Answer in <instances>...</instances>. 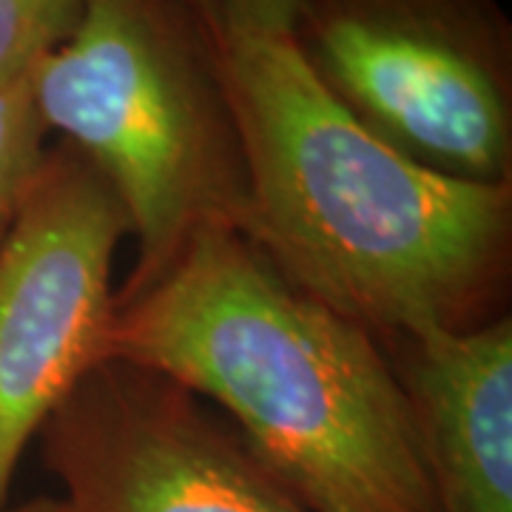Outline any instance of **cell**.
Masks as SVG:
<instances>
[{
  "instance_id": "cell-1",
  "label": "cell",
  "mask_w": 512,
  "mask_h": 512,
  "mask_svg": "<svg viewBox=\"0 0 512 512\" xmlns=\"http://www.w3.org/2000/svg\"><path fill=\"white\" fill-rule=\"evenodd\" d=\"M205 20L242 154L237 228L279 274L382 342L504 316L510 183L450 177L384 143L288 32Z\"/></svg>"
},
{
  "instance_id": "cell-2",
  "label": "cell",
  "mask_w": 512,
  "mask_h": 512,
  "mask_svg": "<svg viewBox=\"0 0 512 512\" xmlns=\"http://www.w3.org/2000/svg\"><path fill=\"white\" fill-rule=\"evenodd\" d=\"M106 359L217 404L308 512H436L382 339L288 282L237 225L200 228L154 282L117 299Z\"/></svg>"
},
{
  "instance_id": "cell-3",
  "label": "cell",
  "mask_w": 512,
  "mask_h": 512,
  "mask_svg": "<svg viewBox=\"0 0 512 512\" xmlns=\"http://www.w3.org/2000/svg\"><path fill=\"white\" fill-rule=\"evenodd\" d=\"M49 134L109 180L137 242L117 299L163 274L191 234L239 225L242 154L208 20L194 0H86L32 69Z\"/></svg>"
},
{
  "instance_id": "cell-4",
  "label": "cell",
  "mask_w": 512,
  "mask_h": 512,
  "mask_svg": "<svg viewBox=\"0 0 512 512\" xmlns=\"http://www.w3.org/2000/svg\"><path fill=\"white\" fill-rule=\"evenodd\" d=\"M288 37L384 143L450 177L510 183L512 37L495 0H299Z\"/></svg>"
},
{
  "instance_id": "cell-5",
  "label": "cell",
  "mask_w": 512,
  "mask_h": 512,
  "mask_svg": "<svg viewBox=\"0 0 512 512\" xmlns=\"http://www.w3.org/2000/svg\"><path fill=\"white\" fill-rule=\"evenodd\" d=\"M126 237L109 180L69 143L49 148L0 242V512L29 441L106 359Z\"/></svg>"
},
{
  "instance_id": "cell-6",
  "label": "cell",
  "mask_w": 512,
  "mask_h": 512,
  "mask_svg": "<svg viewBox=\"0 0 512 512\" xmlns=\"http://www.w3.org/2000/svg\"><path fill=\"white\" fill-rule=\"evenodd\" d=\"M40 441L69 512H308L202 399L120 359L74 384Z\"/></svg>"
},
{
  "instance_id": "cell-7",
  "label": "cell",
  "mask_w": 512,
  "mask_h": 512,
  "mask_svg": "<svg viewBox=\"0 0 512 512\" xmlns=\"http://www.w3.org/2000/svg\"><path fill=\"white\" fill-rule=\"evenodd\" d=\"M419 421L436 512H512V319L384 342Z\"/></svg>"
},
{
  "instance_id": "cell-8",
  "label": "cell",
  "mask_w": 512,
  "mask_h": 512,
  "mask_svg": "<svg viewBox=\"0 0 512 512\" xmlns=\"http://www.w3.org/2000/svg\"><path fill=\"white\" fill-rule=\"evenodd\" d=\"M49 128L37 111L32 72L0 86V242L46 160Z\"/></svg>"
},
{
  "instance_id": "cell-9",
  "label": "cell",
  "mask_w": 512,
  "mask_h": 512,
  "mask_svg": "<svg viewBox=\"0 0 512 512\" xmlns=\"http://www.w3.org/2000/svg\"><path fill=\"white\" fill-rule=\"evenodd\" d=\"M86 0H0V86L35 69L72 35Z\"/></svg>"
},
{
  "instance_id": "cell-10",
  "label": "cell",
  "mask_w": 512,
  "mask_h": 512,
  "mask_svg": "<svg viewBox=\"0 0 512 512\" xmlns=\"http://www.w3.org/2000/svg\"><path fill=\"white\" fill-rule=\"evenodd\" d=\"M202 15L228 26L288 32L299 0H194Z\"/></svg>"
},
{
  "instance_id": "cell-11",
  "label": "cell",
  "mask_w": 512,
  "mask_h": 512,
  "mask_svg": "<svg viewBox=\"0 0 512 512\" xmlns=\"http://www.w3.org/2000/svg\"><path fill=\"white\" fill-rule=\"evenodd\" d=\"M3 512H69V507L60 501V495L57 498H35V501H26V504H20V507H12V510H3Z\"/></svg>"
}]
</instances>
